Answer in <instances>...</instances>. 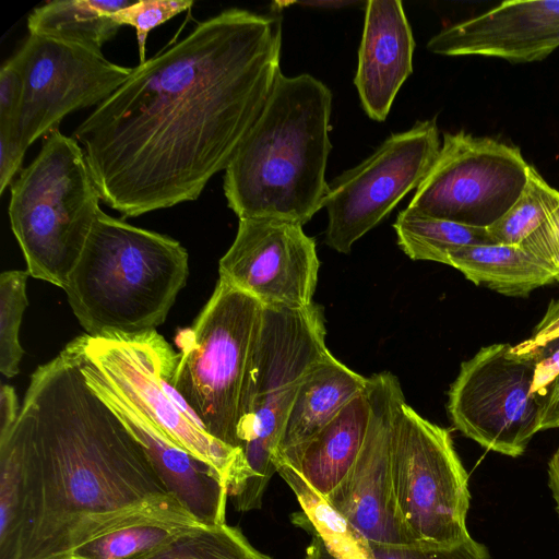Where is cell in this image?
Masks as SVG:
<instances>
[{"label":"cell","mask_w":559,"mask_h":559,"mask_svg":"<svg viewBox=\"0 0 559 559\" xmlns=\"http://www.w3.org/2000/svg\"><path fill=\"white\" fill-rule=\"evenodd\" d=\"M282 40L280 15L231 8L133 68L74 132L102 200L124 217L197 200L262 112Z\"/></svg>","instance_id":"cell-1"},{"label":"cell","mask_w":559,"mask_h":559,"mask_svg":"<svg viewBox=\"0 0 559 559\" xmlns=\"http://www.w3.org/2000/svg\"><path fill=\"white\" fill-rule=\"evenodd\" d=\"M82 344L73 338L33 372L17 421L0 438V559H69L143 521L201 524L87 385Z\"/></svg>","instance_id":"cell-2"},{"label":"cell","mask_w":559,"mask_h":559,"mask_svg":"<svg viewBox=\"0 0 559 559\" xmlns=\"http://www.w3.org/2000/svg\"><path fill=\"white\" fill-rule=\"evenodd\" d=\"M332 93L311 74L281 73L224 170L228 207L241 218L300 225L324 206Z\"/></svg>","instance_id":"cell-3"},{"label":"cell","mask_w":559,"mask_h":559,"mask_svg":"<svg viewBox=\"0 0 559 559\" xmlns=\"http://www.w3.org/2000/svg\"><path fill=\"white\" fill-rule=\"evenodd\" d=\"M188 274L179 241L100 210L64 292L87 335L135 336L165 322Z\"/></svg>","instance_id":"cell-4"},{"label":"cell","mask_w":559,"mask_h":559,"mask_svg":"<svg viewBox=\"0 0 559 559\" xmlns=\"http://www.w3.org/2000/svg\"><path fill=\"white\" fill-rule=\"evenodd\" d=\"M321 307L263 306L247 372L238 430L247 478L233 500L238 511L259 509L276 472L281 433L306 371L330 350Z\"/></svg>","instance_id":"cell-5"},{"label":"cell","mask_w":559,"mask_h":559,"mask_svg":"<svg viewBox=\"0 0 559 559\" xmlns=\"http://www.w3.org/2000/svg\"><path fill=\"white\" fill-rule=\"evenodd\" d=\"M10 190L8 214L27 272L64 289L100 211L83 148L49 133Z\"/></svg>","instance_id":"cell-6"},{"label":"cell","mask_w":559,"mask_h":559,"mask_svg":"<svg viewBox=\"0 0 559 559\" xmlns=\"http://www.w3.org/2000/svg\"><path fill=\"white\" fill-rule=\"evenodd\" d=\"M262 312L258 299L218 280L193 324L175 336L176 389L210 435L238 449L242 394Z\"/></svg>","instance_id":"cell-7"},{"label":"cell","mask_w":559,"mask_h":559,"mask_svg":"<svg viewBox=\"0 0 559 559\" xmlns=\"http://www.w3.org/2000/svg\"><path fill=\"white\" fill-rule=\"evenodd\" d=\"M84 356L180 448L209 464L234 500L247 469L242 451L207 432L174 384L178 353L156 330L116 338L85 334Z\"/></svg>","instance_id":"cell-8"},{"label":"cell","mask_w":559,"mask_h":559,"mask_svg":"<svg viewBox=\"0 0 559 559\" xmlns=\"http://www.w3.org/2000/svg\"><path fill=\"white\" fill-rule=\"evenodd\" d=\"M392 476L401 514L418 542L454 546L472 538L468 476L451 435L406 402L393 432Z\"/></svg>","instance_id":"cell-9"},{"label":"cell","mask_w":559,"mask_h":559,"mask_svg":"<svg viewBox=\"0 0 559 559\" xmlns=\"http://www.w3.org/2000/svg\"><path fill=\"white\" fill-rule=\"evenodd\" d=\"M528 166L516 146L463 130L444 132L438 156L407 207L424 216L487 228L518 200Z\"/></svg>","instance_id":"cell-10"},{"label":"cell","mask_w":559,"mask_h":559,"mask_svg":"<svg viewBox=\"0 0 559 559\" xmlns=\"http://www.w3.org/2000/svg\"><path fill=\"white\" fill-rule=\"evenodd\" d=\"M538 360L497 343L463 361L448 394L453 426L488 451L512 457L524 453L539 431Z\"/></svg>","instance_id":"cell-11"},{"label":"cell","mask_w":559,"mask_h":559,"mask_svg":"<svg viewBox=\"0 0 559 559\" xmlns=\"http://www.w3.org/2000/svg\"><path fill=\"white\" fill-rule=\"evenodd\" d=\"M441 141L436 119L393 133L360 164L329 183L325 243L341 253L376 227L419 186L433 165Z\"/></svg>","instance_id":"cell-12"},{"label":"cell","mask_w":559,"mask_h":559,"mask_svg":"<svg viewBox=\"0 0 559 559\" xmlns=\"http://www.w3.org/2000/svg\"><path fill=\"white\" fill-rule=\"evenodd\" d=\"M12 58L23 81L21 139L26 151L41 135L58 130L67 115L107 99L133 70L103 52L35 34Z\"/></svg>","instance_id":"cell-13"},{"label":"cell","mask_w":559,"mask_h":559,"mask_svg":"<svg viewBox=\"0 0 559 559\" xmlns=\"http://www.w3.org/2000/svg\"><path fill=\"white\" fill-rule=\"evenodd\" d=\"M371 414L360 453L343 480L325 499L369 542L418 543L406 525L392 476V440L401 406L406 402L391 372L367 378Z\"/></svg>","instance_id":"cell-14"},{"label":"cell","mask_w":559,"mask_h":559,"mask_svg":"<svg viewBox=\"0 0 559 559\" xmlns=\"http://www.w3.org/2000/svg\"><path fill=\"white\" fill-rule=\"evenodd\" d=\"M320 261L302 225L276 218H241L218 264L219 280L263 306L306 308L312 302Z\"/></svg>","instance_id":"cell-15"},{"label":"cell","mask_w":559,"mask_h":559,"mask_svg":"<svg viewBox=\"0 0 559 559\" xmlns=\"http://www.w3.org/2000/svg\"><path fill=\"white\" fill-rule=\"evenodd\" d=\"M80 366L91 390L117 415L143 447L167 490L201 524H226L227 488L219 474L193 456L156 427L118 388L84 356Z\"/></svg>","instance_id":"cell-16"},{"label":"cell","mask_w":559,"mask_h":559,"mask_svg":"<svg viewBox=\"0 0 559 559\" xmlns=\"http://www.w3.org/2000/svg\"><path fill=\"white\" fill-rule=\"evenodd\" d=\"M559 48V0L504 1L444 27L427 43L441 56H483L511 63L546 59Z\"/></svg>","instance_id":"cell-17"},{"label":"cell","mask_w":559,"mask_h":559,"mask_svg":"<svg viewBox=\"0 0 559 559\" xmlns=\"http://www.w3.org/2000/svg\"><path fill=\"white\" fill-rule=\"evenodd\" d=\"M365 10L354 84L364 111L382 122L413 72L415 40L400 0H369Z\"/></svg>","instance_id":"cell-18"},{"label":"cell","mask_w":559,"mask_h":559,"mask_svg":"<svg viewBox=\"0 0 559 559\" xmlns=\"http://www.w3.org/2000/svg\"><path fill=\"white\" fill-rule=\"evenodd\" d=\"M371 405L368 388L352 399L307 441L275 456L324 498L343 480L366 439Z\"/></svg>","instance_id":"cell-19"},{"label":"cell","mask_w":559,"mask_h":559,"mask_svg":"<svg viewBox=\"0 0 559 559\" xmlns=\"http://www.w3.org/2000/svg\"><path fill=\"white\" fill-rule=\"evenodd\" d=\"M366 386L367 378L346 367L331 353L314 362L302 377L275 456L316 435Z\"/></svg>","instance_id":"cell-20"},{"label":"cell","mask_w":559,"mask_h":559,"mask_svg":"<svg viewBox=\"0 0 559 559\" xmlns=\"http://www.w3.org/2000/svg\"><path fill=\"white\" fill-rule=\"evenodd\" d=\"M448 265L475 285L507 296H526L557 282L551 267L522 246L489 243L468 246L449 254Z\"/></svg>","instance_id":"cell-21"},{"label":"cell","mask_w":559,"mask_h":559,"mask_svg":"<svg viewBox=\"0 0 559 559\" xmlns=\"http://www.w3.org/2000/svg\"><path fill=\"white\" fill-rule=\"evenodd\" d=\"M128 0H53L29 14V34L46 36L102 52L120 25L111 14L129 7Z\"/></svg>","instance_id":"cell-22"},{"label":"cell","mask_w":559,"mask_h":559,"mask_svg":"<svg viewBox=\"0 0 559 559\" xmlns=\"http://www.w3.org/2000/svg\"><path fill=\"white\" fill-rule=\"evenodd\" d=\"M275 466L301 508L292 514L295 525L319 536L337 559H373L369 540L323 496L287 464L277 462Z\"/></svg>","instance_id":"cell-23"},{"label":"cell","mask_w":559,"mask_h":559,"mask_svg":"<svg viewBox=\"0 0 559 559\" xmlns=\"http://www.w3.org/2000/svg\"><path fill=\"white\" fill-rule=\"evenodd\" d=\"M397 243L412 260L448 264L449 254L457 249L495 243L486 227H475L428 217L406 207L393 224Z\"/></svg>","instance_id":"cell-24"},{"label":"cell","mask_w":559,"mask_h":559,"mask_svg":"<svg viewBox=\"0 0 559 559\" xmlns=\"http://www.w3.org/2000/svg\"><path fill=\"white\" fill-rule=\"evenodd\" d=\"M201 524L143 521L118 527L76 548L69 559H139Z\"/></svg>","instance_id":"cell-25"},{"label":"cell","mask_w":559,"mask_h":559,"mask_svg":"<svg viewBox=\"0 0 559 559\" xmlns=\"http://www.w3.org/2000/svg\"><path fill=\"white\" fill-rule=\"evenodd\" d=\"M559 204V191L532 165L518 200L487 230L495 243L520 246Z\"/></svg>","instance_id":"cell-26"},{"label":"cell","mask_w":559,"mask_h":559,"mask_svg":"<svg viewBox=\"0 0 559 559\" xmlns=\"http://www.w3.org/2000/svg\"><path fill=\"white\" fill-rule=\"evenodd\" d=\"M255 549L238 527L199 526L139 559H251Z\"/></svg>","instance_id":"cell-27"},{"label":"cell","mask_w":559,"mask_h":559,"mask_svg":"<svg viewBox=\"0 0 559 559\" xmlns=\"http://www.w3.org/2000/svg\"><path fill=\"white\" fill-rule=\"evenodd\" d=\"M23 81L11 57L0 70V194L20 170L25 147L21 139Z\"/></svg>","instance_id":"cell-28"},{"label":"cell","mask_w":559,"mask_h":559,"mask_svg":"<svg viewBox=\"0 0 559 559\" xmlns=\"http://www.w3.org/2000/svg\"><path fill=\"white\" fill-rule=\"evenodd\" d=\"M28 276L29 273L22 270L5 271L0 275V371L7 378L19 373L24 355L19 334L27 307Z\"/></svg>","instance_id":"cell-29"},{"label":"cell","mask_w":559,"mask_h":559,"mask_svg":"<svg viewBox=\"0 0 559 559\" xmlns=\"http://www.w3.org/2000/svg\"><path fill=\"white\" fill-rule=\"evenodd\" d=\"M192 5L193 1L189 0H140L111 14V17L120 26L130 25L135 28L139 64H142L146 61L148 33Z\"/></svg>","instance_id":"cell-30"},{"label":"cell","mask_w":559,"mask_h":559,"mask_svg":"<svg viewBox=\"0 0 559 559\" xmlns=\"http://www.w3.org/2000/svg\"><path fill=\"white\" fill-rule=\"evenodd\" d=\"M373 559H488L485 547L473 538L454 546L428 543L382 544L369 542Z\"/></svg>","instance_id":"cell-31"},{"label":"cell","mask_w":559,"mask_h":559,"mask_svg":"<svg viewBox=\"0 0 559 559\" xmlns=\"http://www.w3.org/2000/svg\"><path fill=\"white\" fill-rule=\"evenodd\" d=\"M520 246L546 262L559 282V204Z\"/></svg>","instance_id":"cell-32"},{"label":"cell","mask_w":559,"mask_h":559,"mask_svg":"<svg viewBox=\"0 0 559 559\" xmlns=\"http://www.w3.org/2000/svg\"><path fill=\"white\" fill-rule=\"evenodd\" d=\"M557 340H559V298L549 302L532 335L524 342L512 346V352L521 356L540 358V353Z\"/></svg>","instance_id":"cell-33"},{"label":"cell","mask_w":559,"mask_h":559,"mask_svg":"<svg viewBox=\"0 0 559 559\" xmlns=\"http://www.w3.org/2000/svg\"><path fill=\"white\" fill-rule=\"evenodd\" d=\"M538 399L539 431L557 428L559 421V372L546 384Z\"/></svg>","instance_id":"cell-34"},{"label":"cell","mask_w":559,"mask_h":559,"mask_svg":"<svg viewBox=\"0 0 559 559\" xmlns=\"http://www.w3.org/2000/svg\"><path fill=\"white\" fill-rule=\"evenodd\" d=\"M21 406L14 389L9 384L0 388V438L10 433L17 421Z\"/></svg>","instance_id":"cell-35"},{"label":"cell","mask_w":559,"mask_h":559,"mask_svg":"<svg viewBox=\"0 0 559 559\" xmlns=\"http://www.w3.org/2000/svg\"><path fill=\"white\" fill-rule=\"evenodd\" d=\"M548 485L559 515V447L548 462Z\"/></svg>","instance_id":"cell-36"},{"label":"cell","mask_w":559,"mask_h":559,"mask_svg":"<svg viewBox=\"0 0 559 559\" xmlns=\"http://www.w3.org/2000/svg\"><path fill=\"white\" fill-rule=\"evenodd\" d=\"M311 535V543L307 547L305 559H337L334 557L321 540L319 536L316 534Z\"/></svg>","instance_id":"cell-37"},{"label":"cell","mask_w":559,"mask_h":559,"mask_svg":"<svg viewBox=\"0 0 559 559\" xmlns=\"http://www.w3.org/2000/svg\"><path fill=\"white\" fill-rule=\"evenodd\" d=\"M297 4L309 5V7H319V8H328V9H336L349 4L356 3L355 1H300L296 2Z\"/></svg>","instance_id":"cell-38"},{"label":"cell","mask_w":559,"mask_h":559,"mask_svg":"<svg viewBox=\"0 0 559 559\" xmlns=\"http://www.w3.org/2000/svg\"><path fill=\"white\" fill-rule=\"evenodd\" d=\"M251 559H271V558L255 549Z\"/></svg>","instance_id":"cell-39"},{"label":"cell","mask_w":559,"mask_h":559,"mask_svg":"<svg viewBox=\"0 0 559 559\" xmlns=\"http://www.w3.org/2000/svg\"><path fill=\"white\" fill-rule=\"evenodd\" d=\"M557 428H559V421H558Z\"/></svg>","instance_id":"cell-40"}]
</instances>
